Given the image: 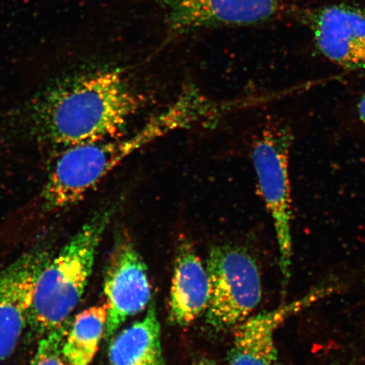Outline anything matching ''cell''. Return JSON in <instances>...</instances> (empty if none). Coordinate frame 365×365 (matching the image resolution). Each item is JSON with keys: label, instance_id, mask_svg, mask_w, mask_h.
I'll list each match as a JSON object with an SVG mask.
<instances>
[{"label": "cell", "instance_id": "6da1fadb", "mask_svg": "<svg viewBox=\"0 0 365 365\" xmlns=\"http://www.w3.org/2000/svg\"><path fill=\"white\" fill-rule=\"evenodd\" d=\"M141 102L121 70H100L56 82L31 100L21 117L31 138L63 150L115 138Z\"/></svg>", "mask_w": 365, "mask_h": 365}, {"label": "cell", "instance_id": "7a4b0ae2", "mask_svg": "<svg viewBox=\"0 0 365 365\" xmlns=\"http://www.w3.org/2000/svg\"><path fill=\"white\" fill-rule=\"evenodd\" d=\"M114 210L108 205L95 212L43 269L29 321L36 331L44 335L58 329L78 307Z\"/></svg>", "mask_w": 365, "mask_h": 365}, {"label": "cell", "instance_id": "3957f363", "mask_svg": "<svg viewBox=\"0 0 365 365\" xmlns=\"http://www.w3.org/2000/svg\"><path fill=\"white\" fill-rule=\"evenodd\" d=\"M160 131L147 122L134 134L73 145L63 149L49 171L38 195L45 212H57L83 200L109 173L145 145L157 140Z\"/></svg>", "mask_w": 365, "mask_h": 365}, {"label": "cell", "instance_id": "277c9868", "mask_svg": "<svg viewBox=\"0 0 365 365\" xmlns=\"http://www.w3.org/2000/svg\"><path fill=\"white\" fill-rule=\"evenodd\" d=\"M210 299L205 319L217 331L235 328L252 316L262 297L261 274L243 249L220 245L209 254Z\"/></svg>", "mask_w": 365, "mask_h": 365}, {"label": "cell", "instance_id": "5b68a950", "mask_svg": "<svg viewBox=\"0 0 365 365\" xmlns=\"http://www.w3.org/2000/svg\"><path fill=\"white\" fill-rule=\"evenodd\" d=\"M292 138L289 128L269 126L254 143L251 154L259 188L275 228L279 266L285 285L290 277L293 257V213L289 176Z\"/></svg>", "mask_w": 365, "mask_h": 365}, {"label": "cell", "instance_id": "8992f818", "mask_svg": "<svg viewBox=\"0 0 365 365\" xmlns=\"http://www.w3.org/2000/svg\"><path fill=\"white\" fill-rule=\"evenodd\" d=\"M108 318L105 339L110 341L128 318L148 308L152 289L147 266L130 240L118 242L104 276Z\"/></svg>", "mask_w": 365, "mask_h": 365}, {"label": "cell", "instance_id": "52a82bcc", "mask_svg": "<svg viewBox=\"0 0 365 365\" xmlns=\"http://www.w3.org/2000/svg\"><path fill=\"white\" fill-rule=\"evenodd\" d=\"M50 259L47 250H34L0 271V362L15 352L29 321L36 282Z\"/></svg>", "mask_w": 365, "mask_h": 365}, {"label": "cell", "instance_id": "ba28073f", "mask_svg": "<svg viewBox=\"0 0 365 365\" xmlns=\"http://www.w3.org/2000/svg\"><path fill=\"white\" fill-rule=\"evenodd\" d=\"M170 34L207 27L246 26L271 19L282 0H157Z\"/></svg>", "mask_w": 365, "mask_h": 365}, {"label": "cell", "instance_id": "9c48e42d", "mask_svg": "<svg viewBox=\"0 0 365 365\" xmlns=\"http://www.w3.org/2000/svg\"><path fill=\"white\" fill-rule=\"evenodd\" d=\"M333 286L317 287L302 298L271 312L250 316L236 326L226 365H280L276 331L287 319L330 296Z\"/></svg>", "mask_w": 365, "mask_h": 365}, {"label": "cell", "instance_id": "30bf717a", "mask_svg": "<svg viewBox=\"0 0 365 365\" xmlns=\"http://www.w3.org/2000/svg\"><path fill=\"white\" fill-rule=\"evenodd\" d=\"M314 39L321 52L337 66L365 68V14L346 6L322 9L313 19Z\"/></svg>", "mask_w": 365, "mask_h": 365}, {"label": "cell", "instance_id": "8fae6325", "mask_svg": "<svg viewBox=\"0 0 365 365\" xmlns=\"http://www.w3.org/2000/svg\"><path fill=\"white\" fill-rule=\"evenodd\" d=\"M210 282L207 267L189 243L178 251L172 278L170 318L173 325L187 327L207 310Z\"/></svg>", "mask_w": 365, "mask_h": 365}, {"label": "cell", "instance_id": "7c38bea8", "mask_svg": "<svg viewBox=\"0 0 365 365\" xmlns=\"http://www.w3.org/2000/svg\"><path fill=\"white\" fill-rule=\"evenodd\" d=\"M108 360L110 365H164L161 327L154 303L143 319L112 337Z\"/></svg>", "mask_w": 365, "mask_h": 365}, {"label": "cell", "instance_id": "4fadbf2b", "mask_svg": "<svg viewBox=\"0 0 365 365\" xmlns=\"http://www.w3.org/2000/svg\"><path fill=\"white\" fill-rule=\"evenodd\" d=\"M106 304L86 309L76 317L61 346L66 365H90L105 336Z\"/></svg>", "mask_w": 365, "mask_h": 365}, {"label": "cell", "instance_id": "5bb4252c", "mask_svg": "<svg viewBox=\"0 0 365 365\" xmlns=\"http://www.w3.org/2000/svg\"><path fill=\"white\" fill-rule=\"evenodd\" d=\"M68 329L66 323L58 329L43 335L31 365H66L62 357L61 346Z\"/></svg>", "mask_w": 365, "mask_h": 365}, {"label": "cell", "instance_id": "9a60e30c", "mask_svg": "<svg viewBox=\"0 0 365 365\" xmlns=\"http://www.w3.org/2000/svg\"><path fill=\"white\" fill-rule=\"evenodd\" d=\"M359 113L360 120H361L365 125V93L363 95L361 99H360L359 103Z\"/></svg>", "mask_w": 365, "mask_h": 365}, {"label": "cell", "instance_id": "2e32d148", "mask_svg": "<svg viewBox=\"0 0 365 365\" xmlns=\"http://www.w3.org/2000/svg\"><path fill=\"white\" fill-rule=\"evenodd\" d=\"M348 365H365V363H356V364H350Z\"/></svg>", "mask_w": 365, "mask_h": 365}]
</instances>
